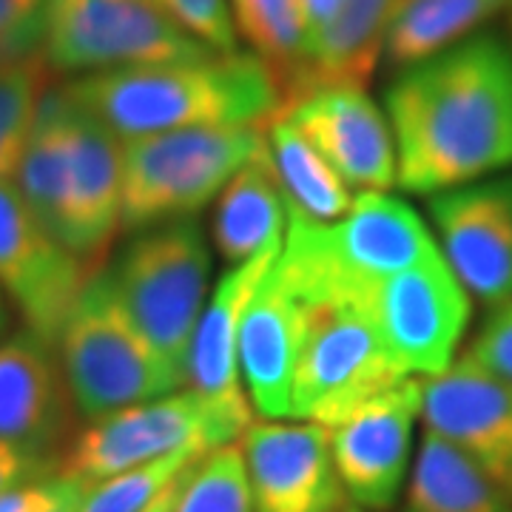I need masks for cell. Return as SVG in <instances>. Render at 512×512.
Listing matches in <instances>:
<instances>
[{
	"mask_svg": "<svg viewBox=\"0 0 512 512\" xmlns=\"http://www.w3.org/2000/svg\"><path fill=\"white\" fill-rule=\"evenodd\" d=\"M302 336V302L271 268L239 325V376L262 419H291V384Z\"/></svg>",
	"mask_w": 512,
	"mask_h": 512,
	"instance_id": "ffe728a7",
	"label": "cell"
},
{
	"mask_svg": "<svg viewBox=\"0 0 512 512\" xmlns=\"http://www.w3.org/2000/svg\"><path fill=\"white\" fill-rule=\"evenodd\" d=\"M43 52L60 72L89 74L211 55L160 0H43Z\"/></svg>",
	"mask_w": 512,
	"mask_h": 512,
	"instance_id": "52a82bcc",
	"label": "cell"
},
{
	"mask_svg": "<svg viewBox=\"0 0 512 512\" xmlns=\"http://www.w3.org/2000/svg\"><path fill=\"white\" fill-rule=\"evenodd\" d=\"M407 379H433L456 362L473 302L447 259L427 256L373 285L356 308Z\"/></svg>",
	"mask_w": 512,
	"mask_h": 512,
	"instance_id": "30bf717a",
	"label": "cell"
},
{
	"mask_svg": "<svg viewBox=\"0 0 512 512\" xmlns=\"http://www.w3.org/2000/svg\"><path fill=\"white\" fill-rule=\"evenodd\" d=\"M404 379L365 313L302 305V336L291 384L293 421H313L330 430Z\"/></svg>",
	"mask_w": 512,
	"mask_h": 512,
	"instance_id": "ba28073f",
	"label": "cell"
},
{
	"mask_svg": "<svg viewBox=\"0 0 512 512\" xmlns=\"http://www.w3.org/2000/svg\"><path fill=\"white\" fill-rule=\"evenodd\" d=\"M421 419L473 458L512 501V379L495 376L464 353L441 376L424 379Z\"/></svg>",
	"mask_w": 512,
	"mask_h": 512,
	"instance_id": "9a60e30c",
	"label": "cell"
},
{
	"mask_svg": "<svg viewBox=\"0 0 512 512\" xmlns=\"http://www.w3.org/2000/svg\"><path fill=\"white\" fill-rule=\"evenodd\" d=\"M288 228V200L279 185L268 148L222 188L214 242L228 262H245L262 251L282 248Z\"/></svg>",
	"mask_w": 512,
	"mask_h": 512,
	"instance_id": "7402d4cb",
	"label": "cell"
},
{
	"mask_svg": "<svg viewBox=\"0 0 512 512\" xmlns=\"http://www.w3.org/2000/svg\"><path fill=\"white\" fill-rule=\"evenodd\" d=\"M396 185L436 197L512 168V49L473 35L407 66L384 94Z\"/></svg>",
	"mask_w": 512,
	"mask_h": 512,
	"instance_id": "6da1fadb",
	"label": "cell"
},
{
	"mask_svg": "<svg viewBox=\"0 0 512 512\" xmlns=\"http://www.w3.org/2000/svg\"><path fill=\"white\" fill-rule=\"evenodd\" d=\"M43 46V0H0V63L35 57Z\"/></svg>",
	"mask_w": 512,
	"mask_h": 512,
	"instance_id": "1f68e13d",
	"label": "cell"
},
{
	"mask_svg": "<svg viewBox=\"0 0 512 512\" xmlns=\"http://www.w3.org/2000/svg\"><path fill=\"white\" fill-rule=\"evenodd\" d=\"M57 478H46V481H32L15 490L0 493V512H40L55 495Z\"/></svg>",
	"mask_w": 512,
	"mask_h": 512,
	"instance_id": "e575fe53",
	"label": "cell"
},
{
	"mask_svg": "<svg viewBox=\"0 0 512 512\" xmlns=\"http://www.w3.org/2000/svg\"><path fill=\"white\" fill-rule=\"evenodd\" d=\"M92 481H83V478H69V476H57V487L52 501L43 507L40 512H80L86 495L92 490Z\"/></svg>",
	"mask_w": 512,
	"mask_h": 512,
	"instance_id": "d590c367",
	"label": "cell"
},
{
	"mask_svg": "<svg viewBox=\"0 0 512 512\" xmlns=\"http://www.w3.org/2000/svg\"><path fill=\"white\" fill-rule=\"evenodd\" d=\"M242 433V427L194 390H177L92 421L66 450L60 476L97 484L180 450L211 453L225 444H237Z\"/></svg>",
	"mask_w": 512,
	"mask_h": 512,
	"instance_id": "9c48e42d",
	"label": "cell"
},
{
	"mask_svg": "<svg viewBox=\"0 0 512 512\" xmlns=\"http://www.w3.org/2000/svg\"><path fill=\"white\" fill-rule=\"evenodd\" d=\"M424 379H404L330 427V453L348 501L387 512L410 476L413 430L421 419Z\"/></svg>",
	"mask_w": 512,
	"mask_h": 512,
	"instance_id": "8fae6325",
	"label": "cell"
},
{
	"mask_svg": "<svg viewBox=\"0 0 512 512\" xmlns=\"http://www.w3.org/2000/svg\"><path fill=\"white\" fill-rule=\"evenodd\" d=\"M92 271L26 208L15 183H0V288L12 296L26 330L55 345Z\"/></svg>",
	"mask_w": 512,
	"mask_h": 512,
	"instance_id": "7c38bea8",
	"label": "cell"
},
{
	"mask_svg": "<svg viewBox=\"0 0 512 512\" xmlns=\"http://www.w3.org/2000/svg\"><path fill=\"white\" fill-rule=\"evenodd\" d=\"M63 89L120 140L185 128L265 126L282 109L279 77L254 52L94 72Z\"/></svg>",
	"mask_w": 512,
	"mask_h": 512,
	"instance_id": "7a4b0ae2",
	"label": "cell"
},
{
	"mask_svg": "<svg viewBox=\"0 0 512 512\" xmlns=\"http://www.w3.org/2000/svg\"><path fill=\"white\" fill-rule=\"evenodd\" d=\"M174 512H254L239 441L205 453L191 467Z\"/></svg>",
	"mask_w": 512,
	"mask_h": 512,
	"instance_id": "f1b7e54d",
	"label": "cell"
},
{
	"mask_svg": "<svg viewBox=\"0 0 512 512\" xmlns=\"http://www.w3.org/2000/svg\"><path fill=\"white\" fill-rule=\"evenodd\" d=\"M200 458H197V461H200ZM197 461H194V464H197ZM194 464H191V467H194ZM191 467H188L185 473H180V476L174 478V481H171L163 493L157 495V498H154V501H151V504H148L143 512H174V507H177V498H180V493H183L185 478H188V473H191Z\"/></svg>",
	"mask_w": 512,
	"mask_h": 512,
	"instance_id": "74e56055",
	"label": "cell"
},
{
	"mask_svg": "<svg viewBox=\"0 0 512 512\" xmlns=\"http://www.w3.org/2000/svg\"><path fill=\"white\" fill-rule=\"evenodd\" d=\"M402 512H512V501L456 444L424 430Z\"/></svg>",
	"mask_w": 512,
	"mask_h": 512,
	"instance_id": "603a6c76",
	"label": "cell"
},
{
	"mask_svg": "<svg viewBox=\"0 0 512 512\" xmlns=\"http://www.w3.org/2000/svg\"><path fill=\"white\" fill-rule=\"evenodd\" d=\"M254 512H342L330 430L313 421L262 419L239 439Z\"/></svg>",
	"mask_w": 512,
	"mask_h": 512,
	"instance_id": "4fadbf2b",
	"label": "cell"
},
{
	"mask_svg": "<svg viewBox=\"0 0 512 512\" xmlns=\"http://www.w3.org/2000/svg\"><path fill=\"white\" fill-rule=\"evenodd\" d=\"M0 322H3V319H0Z\"/></svg>",
	"mask_w": 512,
	"mask_h": 512,
	"instance_id": "ab89813d",
	"label": "cell"
},
{
	"mask_svg": "<svg viewBox=\"0 0 512 512\" xmlns=\"http://www.w3.org/2000/svg\"><path fill=\"white\" fill-rule=\"evenodd\" d=\"M57 350L74 407L89 421L180 390L100 271L77 296Z\"/></svg>",
	"mask_w": 512,
	"mask_h": 512,
	"instance_id": "8992f818",
	"label": "cell"
},
{
	"mask_svg": "<svg viewBox=\"0 0 512 512\" xmlns=\"http://www.w3.org/2000/svg\"><path fill=\"white\" fill-rule=\"evenodd\" d=\"M163 9L211 52H237V29L228 0H160Z\"/></svg>",
	"mask_w": 512,
	"mask_h": 512,
	"instance_id": "4dcf8cb0",
	"label": "cell"
},
{
	"mask_svg": "<svg viewBox=\"0 0 512 512\" xmlns=\"http://www.w3.org/2000/svg\"><path fill=\"white\" fill-rule=\"evenodd\" d=\"M439 242L410 202L387 191H359L339 220H311L288 205L276 276L302 305L356 311L373 285L427 256Z\"/></svg>",
	"mask_w": 512,
	"mask_h": 512,
	"instance_id": "3957f363",
	"label": "cell"
},
{
	"mask_svg": "<svg viewBox=\"0 0 512 512\" xmlns=\"http://www.w3.org/2000/svg\"><path fill=\"white\" fill-rule=\"evenodd\" d=\"M46 60L40 55L0 63V183H12L20 154L32 134L43 94L49 92Z\"/></svg>",
	"mask_w": 512,
	"mask_h": 512,
	"instance_id": "83f0119b",
	"label": "cell"
},
{
	"mask_svg": "<svg viewBox=\"0 0 512 512\" xmlns=\"http://www.w3.org/2000/svg\"><path fill=\"white\" fill-rule=\"evenodd\" d=\"M512 0H396L387 26L384 57L407 69L473 37Z\"/></svg>",
	"mask_w": 512,
	"mask_h": 512,
	"instance_id": "d4e9b609",
	"label": "cell"
},
{
	"mask_svg": "<svg viewBox=\"0 0 512 512\" xmlns=\"http://www.w3.org/2000/svg\"><path fill=\"white\" fill-rule=\"evenodd\" d=\"M439 251L464 291L487 308L512 302V174L430 197Z\"/></svg>",
	"mask_w": 512,
	"mask_h": 512,
	"instance_id": "5bb4252c",
	"label": "cell"
},
{
	"mask_svg": "<svg viewBox=\"0 0 512 512\" xmlns=\"http://www.w3.org/2000/svg\"><path fill=\"white\" fill-rule=\"evenodd\" d=\"M396 0H342L333 18L305 43L296 72L282 86V106L333 86L367 89L384 55Z\"/></svg>",
	"mask_w": 512,
	"mask_h": 512,
	"instance_id": "44dd1931",
	"label": "cell"
},
{
	"mask_svg": "<svg viewBox=\"0 0 512 512\" xmlns=\"http://www.w3.org/2000/svg\"><path fill=\"white\" fill-rule=\"evenodd\" d=\"M467 356L495 376L512 379V302L493 311L484 328L478 330Z\"/></svg>",
	"mask_w": 512,
	"mask_h": 512,
	"instance_id": "d6a6232c",
	"label": "cell"
},
{
	"mask_svg": "<svg viewBox=\"0 0 512 512\" xmlns=\"http://www.w3.org/2000/svg\"><path fill=\"white\" fill-rule=\"evenodd\" d=\"M66 92V89H63ZM66 251L92 274L123 228V140L66 92Z\"/></svg>",
	"mask_w": 512,
	"mask_h": 512,
	"instance_id": "e0dca14e",
	"label": "cell"
},
{
	"mask_svg": "<svg viewBox=\"0 0 512 512\" xmlns=\"http://www.w3.org/2000/svg\"><path fill=\"white\" fill-rule=\"evenodd\" d=\"M46 470H49V464L23 453L20 447L9 444V441H0V493L32 484V478L37 473H46Z\"/></svg>",
	"mask_w": 512,
	"mask_h": 512,
	"instance_id": "836d02e7",
	"label": "cell"
},
{
	"mask_svg": "<svg viewBox=\"0 0 512 512\" xmlns=\"http://www.w3.org/2000/svg\"><path fill=\"white\" fill-rule=\"evenodd\" d=\"M265 140L288 205L322 222L348 214L356 194L285 114H274L265 123Z\"/></svg>",
	"mask_w": 512,
	"mask_h": 512,
	"instance_id": "484cf974",
	"label": "cell"
},
{
	"mask_svg": "<svg viewBox=\"0 0 512 512\" xmlns=\"http://www.w3.org/2000/svg\"><path fill=\"white\" fill-rule=\"evenodd\" d=\"M66 180H69L66 92L49 89L40 100L35 126L20 154L12 183L26 202V208L35 214V220L60 245L66 239Z\"/></svg>",
	"mask_w": 512,
	"mask_h": 512,
	"instance_id": "cb8c5ba5",
	"label": "cell"
},
{
	"mask_svg": "<svg viewBox=\"0 0 512 512\" xmlns=\"http://www.w3.org/2000/svg\"><path fill=\"white\" fill-rule=\"evenodd\" d=\"M208 274L211 251L191 222L148 228L109 271L131 325L180 390L188 384V356L208 299Z\"/></svg>",
	"mask_w": 512,
	"mask_h": 512,
	"instance_id": "5b68a950",
	"label": "cell"
},
{
	"mask_svg": "<svg viewBox=\"0 0 512 512\" xmlns=\"http://www.w3.org/2000/svg\"><path fill=\"white\" fill-rule=\"evenodd\" d=\"M200 456H205V453L180 450V453L160 458V461L146 464L140 470L97 481L86 495L80 512H143L174 478L185 473Z\"/></svg>",
	"mask_w": 512,
	"mask_h": 512,
	"instance_id": "f546056e",
	"label": "cell"
},
{
	"mask_svg": "<svg viewBox=\"0 0 512 512\" xmlns=\"http://www.w3.org/2000/svg\"><path fill=\"white\" fill-rule=\"evenodd\" d=\"M237 35H242L256 57H262L288 83L305 55V20L299 0H228Z\"/></svg>",
	"mask_w": 512,
	"mask_h": 512,
	"instance_id": "4316f807",
	"label": "cell"
},
{
	"mask_svg": "<svg viewBox=\"0 0 512 512\" xmlns=\"http://www.w3.org/2000/svg\"><path fill=\"white\" fill-rule=\"evenodd\" d=\"M285 114L328 165L356 191H390L396 185V143L367 89L333 86L285 103Z\"/></svg>",
	"mask_w": 512,
	"mask_h": 512,
	"instance_id": "2e32d148",
	"label": "cell"
},
{
	"mask_svg": "<svg viewBox=\"0 0 512 512\" xmlns=\"http://www.w3.org/2000/svg\"><path fill=\"white\" fill-rule=\"evenodd\" d=\"M342 512H365V510H359V507H353V504H348V507H345V510Z\"/></svg>",
	"mask_w": 512,
	"mask_h": 512,
	"instance_id": "f35d334b",
	"label": "cell"
},
{
	"mask_svg": "<svg viewBox=\"0 0 512 512\" xmlns=\"http://www.w3.org/2000/svg\"><path fill=\"white\" fill-rule=\"evenodd\" d=\"M69 402L55 345L26 328L0 342V441L43 461L69 427Z\"/></svg>",
	"mask_w": 512,
	"mask_h": 512,
	"instance_id": "d6986e66",
	"label": "cell"
},
{
	"mask_svg": "<svg viewBox=\"0 0 512 512\" xmlns=\"http://www.w3.org/2000/svg\"><path fill=\"white\" fill-rule=\"evenodd\" d=\"M342 0H299V9H302V20H305V43L311 40L336 12Z\"/></svg>",
	"mask_w": 512,
	"mask_h": 512,
	"instance_id": "8d00e7d4",
	"label": "cell"
},
{
	"mask_svg": "<svg viewBox=\"0 0 512 512\" xmlns=\"http://www.w3.org/2000/svg\"><path fill=\"white\" fill-rule=\"evenodd\" d=\"M276 256L279 248L262 251L222 276L202 308L188 356V390L242 430H248L256 419L239 376V325L259 282L274 268Z\"/></svg>",
	"mask_w": 512,
	"mask_h": 512,
	"instance_id": "ac0fdd59",
	"label": "cell"
},
{
	"mask_svg": "<svg viewBox=\"0 0 512 512\" xmlns=\"http://www.w3.org/2000/svg\"><path fill=\"white\" fill-rule=\"evenodd\" d=\"M265 148V126L185 128L123 140V228H157L197 214Z\"/></svg>",
	"mask_w": 512,
	"mask_h": 512,
	"instance_id": "277c9868",
	"label": "cell"
}]
</instances>
